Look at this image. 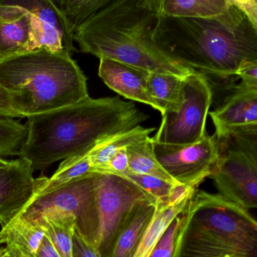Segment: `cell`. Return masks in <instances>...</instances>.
Returning <instances> with one entry per match:
<instances>
[{"label": "cell", "mask_w": 257, "mask_h": 257, "mask_svg": "<svg viewBox=\"0 0 257 257\" xmlns=\"http://www.w3.org/2000/svg\"><path fill=\"white\" fill-rule=\"evenodd\" d=\"M150 115L119 97L93 99L28 118V138L20 157L34 171L88 154L96 146L141 125Z\"/></svg>", "instance_id": "obj_1"}, {"label": "cell", "mask_w": 257, "mask_h": 257, "mask_svg": "<svg viewBox=\"0 0 257 257\" xmlns=\"http://www.w3.org/2000/svg\"><path fill=\"white\" fill-rule=\"evenodd\" d=\"M220 16L186 19L159 13L153 40L168 56L201 74L234 76L244 60L257 61V28L231 4Z\"/></svg>", "instance_id": "obj_2"}, {"label": "cell", "mask_w": 257, "mask_h": 257, "mask_svg": "<svg viewBox=\"0 0 257 257\" xmlns=\"http://www.w3.org/2000/svg\"><path fill=\"white\" fill-rule=\"evenodd\" d=\"M161 0H109L73 36L83 53L148 72L185 78L195 70L165 54L153 40Z\"/></svg>", "instance_id": "obj_3"}, {"label": "cell", "mask_w": 257, "mask_h": 257, "mask_svg": "<svg viewBox=\"0 0 257 257\" xmlns=\"http://www.w3.org/2000/svg\"><path fill=\"white\" fill-rule=\"evenodd\" d=\"M0 87L13 96L23 118L89 97L86 76L65 50L39 49L0 61Z\"/></svg>", "instance_id": "obj_4"}, {"label": "cell", "mask_w": 257, "mask_h": 257, "mask_svg": "<svg viewBox=\"0 0 257 257\" xmlns=\"http://www.w3.org/2000/svg\"><path fill=\"white\" fill-rule=\"evenodd\" d=\"M184 212L175 257H257V222L246 209L200 191Z\"/></svg>", "instance_id": "obj_5"}, {"label": "cell", "mask_w": 257, "mask_h": 257, "mask_svg": "<svg viewBox=\"0 0 257 257\" xmlns=\"http://www.w3.org/2000/svg\"><path fill=\"white\" fill-rule=\"evenodd\" d=\"M217 143L219 157L210 177L219 195L246 210L255 208L257 127L236 131Z\"/></svg>", "instance_id": "obj_6"}, {"label": "cell", "mask_w": 257, "mask_h": 257, "mask_svg": "<svg viewBox=\"0 0 257 257\" xmlns=\"http://www.w3.org/2000/svg\"><path fill=\"white\" fill-rule=\"evenodd\" d=\"M99 227L95 248L100 257H110L115 240L137 207L156 201L126 177L111 174L96 176Z\"/></svg>", "instance_id": "obj_7"}, {"label": "cell", "mask_w": 257, "mask_h": 257, "mask_svg": "<svg viewBox=\"0 0 257 257\" xmlns=\"http://www.w3.org/2000/svg\"><path fill=\"white\" fill-rule=\"evenodd\" d=\"M213 93L207 77L198 72L183 79V101L177 112H165L152 141L173 145H187L201 141Z\"/></svg>", "instance_id": "obj_8"}, {"label": "cell", "mask_w": 257, "mask_h": 257, "mask_svg": "<svg viewBox=\"0 0 257 257\" xmlns=\"http://www.w3.org/2000/svg\"><path fill=\"white\" fill-rule=\"evenodd\" d=\"M97 174L35 200L22 212L37 216L51 212L73 215L76 218V229L95 246L99 227Z\"/></svg>", "instance_id": "obj_9"}, {"label": "cell", "mask_w": 257, "mask_h": 257, "mask_svg": "<svg viewBox=\"0 0 257 257\" xmlns=\"http://www.w3.org/2000/svg\"><path fill=\"white\" fill-rule=\"evenodd\" d=\"M151 141L159 163L177 183L195 188L210 177L219 157L217 140L207 132L201 141L187 145L164 144Z\"/></svg>", "instance_id": "obj_10"}, {"label": "cell", "mask_w": 257, "mask_h": 257, "mask_svg": "<svg viewBox=\"0 0 257 257\" xmlns=\"http://www.w3.org/2000/svg\"><path fill=\"white\" fill-rule=\"evenodd\" d=\"M26 159L11 160L0 168V225L4 227L31 204L35 195L37 178Z\"/></svg>", "instance_id": "obj_11"}, {"label": "cell", "mask_w": 257, "mask_h": 257, "mask_svg": "<svg viewBox=\"0 0 257 257\" xmlns=\"http://www.w3.org/2000/svg\"><path fill=\"white\" fill-rule=\"evenodd\" d=\"M37 50L34 16L13 1L0 0V61Z\"/></svg>", "instance_id": "obj_12"}, {"label": "cell", "mask_w": 257, "mask_h": 257, "mask_svg": "<svg viewBox=\"0 0 257 257\" xmlns=\"http://www.w3.org/2000/svg\"><path fill=\"white\" fill-rule=\"evenodd\" d=\"M208 115L217 140L236 131L257 127V88L241 82L234 85L222 104Z\"/></svg>", "instance_id": "obj_13"}, {"label": "cell", "mask_w": 257, "mask_h": 257, "mask_svg": "<svg viewBox=\"0 0 257 257\" xmlns=\"http://www.w3.org/2000/svg\"><path fill=\"white\" fill-rule=\"evenodd\" d=\"M34 16L37 38V50L52 52H76L73 37L65 22L52 0H13Z\"/></svg>", "instance_id": "obj_14"}, {"label": "cell", "mask_w": 257, "mask_h": 257, "mask_svg": "<svg viewBox=\"0 0 257 257\" xmlns=\"http://www.w3.org/2000/svg\"><path fill=\"white\" fill-rule=\"evenodd\" d=\"M150 72L107 58H100L98 75L110 89L129 100L150 105L161 112L160 107L147 90Z\"/></svg>", "instance_id": "obj_15"}, {"label": "cell", "mask_w": 257, "mask_h": 257, "mask_svg": "<svg viewBox=\"0 0 257 257\" xmlns=\"http://www.w3.org/2000/svg\"><path fill=\"white\" fill-rule=\"evenodd\" d=\"M46 237L40 216L22 212L2 227L0 244L14 257H35Z\"/></svg>", "instance_id": "obj_16"}, {"label": "cell", "mask_w": 257, "mask_h": 257, "mask_svg": "<svg viewBox=\"0 0 257 257\" xmlns=\"http://www.w3.org/2000/svg\"><path fill=\"white\" fill-rule=\"evenodd\" d=\"M158 201L138 205L118 234L110 257H134L143 236L156 213Z\"/></svg>", "instance_id": "obj_17"}, {"label": "cell", "mask_w": 257, "mask_h": 257, "mask_svg": "<svg viewBox=\"0 0 257 257\" xmlns=\"http://www.w3.org/2000/svg\"><path fill=\"white\" fill-rule=\"evenodd\" d=\"M88 154L89 153L68 158L61 162L58 169L50 177L37 178L35 195L31 204L38 198L95 174Z\"/></svg>", "instance_id": "obj_18"}, {"label": "cell", "mask_w": 257, "mask_h": 257, "mask_svg": "<svg viewBox=\"0 0 257 257\" xmlns=\"http://www.w3.org/2000/svg\"><path fill=\"white\" fill-rule=\"evenodd\" d=\"M184 78L168 73L150 72L147 79V90L159 105L161 114L175 112L183 101Z\"/></svg>", "instance_id": "obj_19"}, {"label": "cell", "mask_w": 257, "mask_h": 257, "mask_svg": "<svg viewBox=\"0 0 257 257\" xmlns=\"http://www.w3.org/2000/svg\"><path fill=\"white\" fill-rule=\"evenodd\" d=\"M154 131L155 127L146 128L138 125L96 146L88 154L94 172L105 174L111 159L120 150L149 138Z\"/></svg>", "instance_id": "obj_20"}, {"label": "cell", "mask_w": 257, "mask_h": 257, "mask_svg": "<svg viewBox=\"0 0 257 257\" xmlns=\"http://www.w3.org/2000/svg\"><path fill=\"white\" fill-rule=\"evenodd\" d=\"M230 6V0H161L160 12L171 17L210 19L223 14Z\"/></svg>", "instance_id": "obj_21"}, {"label": "cell", "mask_w": 257, "mask_h": 257, "mask_svg": "<svg viewBox=\"0 0 257 257\" xmlns=\"http://www.w3.org/2000/svg\"><path fill=\"white\" fill-rule=\"evenodd\" d=\"M39 216L44 225L46 236L50 239L60 256L73 257L76 218L73 215L59 212L43 213Z\"/></svg>", "instance_id": "obj_22"}, {"label": "cell", "mask_w": 257, "mask_h": 257, "mask_svg": "<svg viewBox=\"0 0 257 257\" xmlns=\"http://www.w3.org/2000/svg\"><path fill=\"white\" fill-rule=\"evenodd\" d=\"M191 198H186L172 206L158 201L153 221L146 230L134 257H148L170 222L183 213Z\"/></svg>", "instance_id": "obj_23"}, {"label": "cell", "mask_w": 257, "mask_h": 257, "mask_svg": "<svg viewBox=\"0 0 257 257\" xmlns=\"http://www.w3.org/2000/svg\"><path fill=\"white\" fill-rule=\"evenodd\" d=\"M150 138L149 137L126 147L129 171L157 177L171 184H176L177 183L168 175L156 159L152 148Z\"/></svg>", "instance_id": "obj_24"}, {"label": "cell", "mask_w": 257, "mask_h": 257, "mask_svg": "<svg viewBox=\"0 0 257 257\" xmlns=\"http://www.w3.org/2000/svg\"><path fill=\"white\" fill-rule=\"evenodd\" d=\"M109 0H55L52 1L62 16L67 31L73 37L76 31Z\"/></svg>", "instance_id": "obj_25"}, {"label": "cell", "mask_w": 257, "mask_h": 257, "mask_svg": "<svg viewBox=\"0 0 257 257\" xmlns=\"http://www.w3.org/2000/svg\"><path fill=\"white\" fill-rule=\"evenodd\" d=\"M28 138L27 124L15 118L0 117V158L20 157Z\"/></svg>", "instance_id": "obj_26"}, {"label": "cell", "mask_w": 257, "mask_h": 257, "mask_svg": "<svg viewBox=\"0 0 257 257\" xmlns=\"http://www.w3.org/2000/svg\"><path fill=\"white\" fill-rule=\"evenodd\" d=\"M121 177L128 179L143 190L145 191L150 196L155 198L156 201H160L167 205L170 192L174 184H171L157 177L135 174L129 171Z\"/></svg>", "instance_id": "obj_27"}, {"label": "cell", "mask_w": 257, "mask_h": 257, "mask_svg": "<svg viewBox=\"0 0 257 257\" xmlns=\"http://www.w3.org/2000/svg\"><path fill=\"white\" fill-rule=\"evenodd\" d=\"M183 216L174 218L159 237L148 257H175Z\"/></svg>", "instance_id": "obj_28"}, {"label": "cell", "mask_w": 257, "mask_h": 257, "mask_svg": "<svg viewBox=\"0 0 257 257\" xmlns=\"http://www.w3.org/2000/svg\"><path fill=\"white\" fill-rule=\"evenodd\" d=\"M235 76L241 79V83L251 88H257V61L244 60L240 63Z\"/></svg>", "instance_id": "obj_29"}, {"label": "cell", "mask_w": 257, "mask_h": 257, "mask_svg": "<svg viewBox=\"0 0 257 257\" xmlns=\"http://www.w3.org/2000/svg\"><path fill=\"white\" fill-rule=\"evenodd\" d=\"M73 257H100L95 246L89 243L76 228L73 237Z\"/></svg>", "instance_id": "obj_30"}, {"label": "cell", "mask_w": 257, "mask_h": 257, "mask_svg": "<svg viewBox=\"0 0 257 257\" xmlns=\"http://www.w3.org/2000/svg\"><path fill=\"white\" fill-rule=\"evenodd\" d=\"M128 171V158H127V150L126 148H123L111 159L108 165L107 171L105 174L122 176Z\"/></svg>", "instance_id": "obj_31"}, {"label": "cell", "mask_w": 257, "mask_h": 257, "mask_svg": "<svg viewBox=\"0 0 257 257\" xmlns=\"http://www.w3.org/2000/svg\"><path fill=\"white\" fill-rule=\"evenodd\" d=\"M0 117L23 118L15 106L13 96L1 87H0Z\"/></svg>", "instance_id": "obj_32"}, {"label": "cell", "mask_w": 257, "mask_h": 257, "mask_svg": "<svg viewBox=\"0 0 257 257\" xmlns=\"http://www.w3.org/2000/svg\"><path fill=\"white\" fill-rule=\"evenodd\" d=\"M195 192V188L176 183L171 188L167 206L175 205L186 198H191Z\"/></svg>", "instance_id": "obj_33"}, {"label": "cell", "mask_w": 257, "mask_h": 257, "mask_svg": "<svg viewBox=\"0 0 257 257\" xmlns=\"http://www.w3.org/2000/svg\"><path fill=\"white\" fill-rule=\"evenodd\" d=\"M231 4L239 9L249 22L257 28V1L256 0H231Z\"/></svg>", "instance_id": "obj_34"}, {"label": "cell", "mask_w": 257, "mask_h": 257, "mask_svg": "<svg viewBox=\"0 0 257 257\" xmlns=\"http://www.w3.org/2000/svg\"><path fill=\"white\" fill-rule=\"evenodd\" d=\"M35 257H61L58 251L52 244L50 239L46 236L42 242L41 246Z\"/></svg>", "instance_id": "obj_35"}, {"label": "cell", "mask_w": 257, "mask_h": 257, "mask_svg": "<svg viewBox=\"0 0 257 257\" xmlns=\"http://www.w3.org/2000/svg\"><path fill=\"white\" fill-rule=\"evenodd\" d=\"M0 257H14L6 247H0Z\"/></svg>", "instance_id": "obj_36"}, {"label": "cell", "mask_w": 257, "mask_h": 257, "mask_svg": "<svg viewBox=\"0 0 257 257\" xmlns=\"http://www.w3.org/2000/svg\"><path fill=\"white\" fill-rule=\"evenodd\" d=\"M10 162H11V160H7V159L0 158V168L7 166V165H10Z\"/></svg>", "instance_id": "obj_37"}]
</instances>
